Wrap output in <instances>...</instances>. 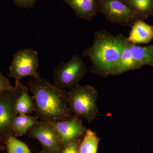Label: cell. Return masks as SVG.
I'll return each mask as SVG.
<instances>
[{
	"mask_svg": "<svg viewBox=\"0 0 153 153\" xmlns=\"http://www.w3.org/2000/svg\"><path fill=\"white\" fill-rule=\"evenodd\" d=\"M82 140L81 138L78 139L71 142L63 148L61 153H79V148Z\"/></svg>",
	"mask_w": 153,
	"mask_h": 153,
	"instance_id": "obj_18",
	"label": "cell"
},
{
	"mask_svg": "<svg viewBox=\"0 0 153 153\" xmlns=\"http://www.w3.org/2000/svg\"><path fill=\"white\" fill-rule=\"evenodd\" d=\"M126 40V37L121 35L115 36L105 31L96 32L93 45L83 51L82 57L90 58L91 71L105 77L111 76Z\"/></svg>",
	"mask_w": 153,
	"mask_h": 153,
	"instance_id": "obj_2",
	"label": "cell"
},
{
	"mask_svg": "<svg viewBox=\"0 0 153 153\" xmlns=\"http://www.w3.org/2000/svg\"><path fill=\"white\" fill-rule=\"evenodd\" d=\"M128 41L134 44H147L153 39V26L137 20L131 26Z\"/></svg>",
	"mask_w": 153,
	"mask_h": 153,
	"instance_id": "obj_12",
	"label": "cell"
},
{
	"mask_svg": "<svg viewBox=\"0 0 153 153\" xmlns=\"http://www.w3.org/2000/svg\"><path fill=\"white\" fill-rule=\"evenodd\" d=\"M133 11L138 20H143L153 14V0H123Z\"/></svg>",
	"mask_w": 153,
	"mask_h": 153,
	"instance_id": "obj_13",
	"label": "cell"
},
{
	"mask_svg": "<svg viewBox=\"0 0 153 153\" xmlns=\"http://www.w3.org/2000/svg\"><path fill=\"white\" fill-rule=\"evenodd\" d=\"M30 137L41 143L48 153H61L63 148L54 128L49 121L41 120L28 132Z\"/></svg>",
	"mask_w": 153,
	"mask_h": 153,
	"instance_id": "obj_10",
	"label": "cell"
},
{
	"mask_svg": "<svg viewBox=\"0 0 153 153\" xmlns=\"http://www.w3.org/2000/svg\"><path fill=\"white\" fill-rule=\"evenodd\" d=\"M76 16L85 21H91L98 13L97 0H63Z\"/></svg>",
	"mask_w": 153,
	"mask_h": 153,
	"instance_id": "obj_11",
	"label": "cell"
},
{
	"mask_svg": "<svg viewBox=\"0 0 153 153\" xmlns=\"http://www.w3.org/2000/svg\"><path fill=\"white\" fill-rule=\"evenodd\" d=\"M152 67H153V66Z\"/></svg>",
	"mask_w": 153,
	"mask_h": 153,
	"instance_id": "obj_23",
	"label": "cell"
},
{
	"mask_svg": "<svg viewBox=\"0 0 153 153\" xmlns=\"http://www.w3.org/2000/svg\"><path fill=\"white\" fill-rule=\"evenodd\" d=\"M39 65L38 52L31 48L22 49L13 55L8 76L15 79V85L19 86L25 76H32L36 80L41 79L38 72Z\"/></svg>",
	"mask_w": 153,
	"mask_h": 153,
	"instance_id": "obj_5",
	"label": "cell"
},
{
	"mask_svg": "<svg viewBox=\"0 0 153 153\" xmlns=\"http://www.w3.org/2000/svg\"><path fill=\"white\" fill-rule=\"evenodd\" d=\"M21 91V84L0 95V143L7 142L12 135L13 126L17 114L16 102Z\"/></svg>",
	"mask_w": 153,
	"mask_h": 153,
	"instance_id": "obj_7",
	"label": "cell"
},
{
	"mask_svg": "<svg viewBox=\"0 0 153 153\" xmlns=\"http://www.w3.org/2000/svg\"><path fill=\"white\" fill-rule=\"evenodd\" d=\"M49 121L63 148L74 140L83 137L87 130L82 123V119L74 114L64 120Z\"/></svg>",
	"mask_w": 153,
	"mask_h": 153,
	"instance_id": "obj_9",
	"label": "cell"
},
{
	"mask_svg": "<svg viewBox=\"0 0 153 153\" xmlns=\"http://www.w3.org/2000/svg\"><path fill=\"white\" fill-rule=\"evenodd\" d=\"M145 65L153 66V45L146 47L137 46L127 39L120 58L113 72L112 75L140 69Z\"/></svg>",
	"mask_w": 153,
	"mask_h": 153,
	"instance_id": "obj_4",
	"label": "cell"
},
{
	"mask_svg": "<svg viewBox=\"0 0 153 153\" xmlns=\"http://www.w3.org/2000/svg\"><path fill=\"white\" fill-rule=\"evenodd\" d=\"M37 0H13L17 7L23 8L30 9L33 7Z\"/></svg>",
	"mask_w": 153,
	"mask_h": 153,
	"instance_id": "obj_20",
	"label": "cell"
},
{
	"mask_svg": "<svg viewBox=\"0 0 153 153\" xmlns=\"http://www.w3.org/2000/svg\"><path fill=\"white\" fill-rule=\"evenodd\" d=\"M37 153H48L46 152L45 150L43 149V150L40 151V152H38Z\"/></svg>",
	"mask_w": 153,
	"mask_h": 153,
	"instance_id": "obj_21",
	"label": "cell"
},
{
	"mask_svg": "<svg viewBox=\"0 0 153 153\" xmlns=\"http://www.w3.org/2000/svg\"><path fill=\"white\" fill-rule=\"evenodd\" d=\"M98 92L91 85L78 84L67 92L68 107L73 114L91 122L98 112L97 103Z\"/></svg>",
	"mask_w": 153,
	"mask_h": 153,
	"instance_id": "obj_3",
	"label": "cell"
},
{
	"mask_svg": "<svg viewBox=\"0 0 153 153\" xmlns=\"http://www.w3.org/2000/svg\"><path fill=\"white\" fill-rule=\"evenodd\" d=\"M2 149H3V146H1V145H0V150Z\"/></svg>",
	"mask_w": 153,
	"mask_h": 153,
	"instance_id": "obj_22",
	"label": "cell"
},
{
	"mask_svg": "<svg viewBox=\"0 0 153 153\" xmlns=\"http://www.w3.org/2000/svg\"><path fill=\"white\" fill-rule=\"evenodd\" d=\"M8 153H32L25 143L11 136L6 142Z\"/></svg>",
	"mask_w": 153,
	"mask_h": 153,
	"instance_id": "obj_17",
	"label": "cell"
},
{
	"mask_svg": "<svg viewBox=\"0 0 153 153\" xmlns=\"http://www.w3.org/2000/svg\"><path fill=\"white\" fill-rule=\"evenodd\" d=\"M100 140L95 132L87 128L82 138L79 153H97Z\"/></svg>",
	"mask_w": 153,
	"mask_h": 153,
	"instance_id": "obj_16",
	"label": "cell"
},
{
	"mask_svg": "<svg viewBox=\"0 0 153 153\" xmlns=\"http://www.w3.org/2000/svg\"><path fill=\"white\" fill-rule=\"evenodd\" d=\"M98 12L113 24L131 27L137 21L133 11L123 0H97Z\"/></svg>",
	"mask_w": 153,
	"mask_h": 153,
	"instance_id": "obj_8",
	"label": "cell"
},
{
	"mask_svg": "<svg viewBox=\"0 0 153 153\" xmlns=\"http://www.w3.org/2000/svg\"><path fill=\"white\" fill-rule=\"evenodd\" d=\"M10 81L0 71V95L13 88Z\"/></svg>",
	"mask_w": 153,
	"mask_h": 153,
	"instance_id": "obj_19",
	"label": "cell"
},
{
	"mask_svg": "<svg viewBox=\"0 0 153 153\" xmlns=\"http://www.w3.org/2000/svg\"><path fill=\"white\" fill-rule=\"evenodd\" d=\"M17 114L27 115L34 111L33 96L29 94L28 88L21 83V91L16 104Z\"/></svg>",
	"mask_w": 153,
	"mask_h": 153,
	"instance_id": "obj_14",
	"label": "cell"
},
{
	"mask_svg": "<svg viewBox=\"0 0 153 153\" xmlns=\"http://www.w3.org/2000/svg\"><path fill=\"white\" fill-rule=\"evenodd\" d=\"M38 117L27 115H20L15 118L13 126V132L16 136H22L27 134L38 123Z\"/></svg>",
	"mask_w": 153,
	"mask_h": 153,
	"instance_id": "obj_15",
	"label": "cell"
},
{
	"mask_svg": "<svg viewBox=\"0 0 153 153\" xmlns=\"http://www.w3.org/2000/svg\"><path fill=\"white\" fill-rule=\"evenodd\" d=\"M27 85L33 94L34 111L41 120H64L73 115L65 88L46 79L31 80Z\"/></svg>",
	"mask_w": 153,
	"mask_h": 153,
	"instance_id": "obj_1",
	"label": "cell"
},
{
	"mask_svg": "<svg viewBox=\"0 0 153 153\" xmlns=\"http://www.w3.org/2000/svg\"><path fill=\"white\" fill-rule=\"evenodd\" d=\"M87 71V65L82 57L73 55L66 63H61L55 68L54 83L65 89H72L79 84Z\"/></svg>",
	"mask_w": 153,
	"mask_h": 153,
	"instance_id": "obj_6",
	"label": "cell"
}]
</instances>
